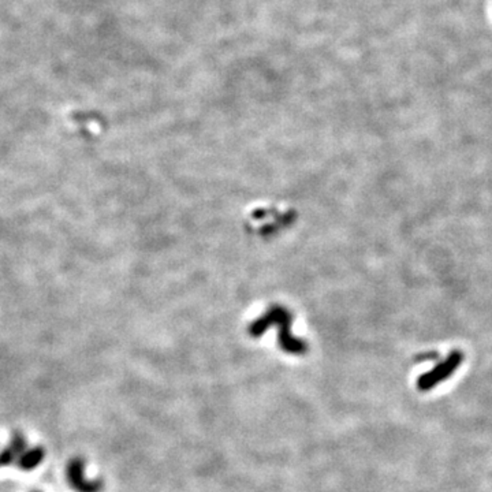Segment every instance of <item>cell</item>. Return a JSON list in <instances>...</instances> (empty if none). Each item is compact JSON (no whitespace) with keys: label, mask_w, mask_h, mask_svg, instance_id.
<instances>
[{"label":"cell","mask_w":492,"mask_h":492,"mask_svg":"<svg viewBox=\"0 0 492 492\" xmlns=\"http://www.w3.org/2000/svg\"><path fill=\"white\" fill-rule=\"evenodd\" d=\"M85 462L82 458H72L68 464V480L71 488L77 492H100L103 490L101 480H87L85 479Z\"/></svg>","instance_id":"1"},{"label":"cell","mask_w":492,"mask_h":492,"mask_svg":"<svg viewBox=\"0 0 492 492\" xmlns=\"http://www.w3.org/2000/svg\"><path fill=\"white\" fill-rule=\"evenodd\" d=\"M461 362H462V354L460 352L451 353V355L446 360L443 364L435 367L429 374H425L422 376L419 381L420 387L427 390V389H431V387L439 384L442 380H445L451 375Z\"/></svg>","instance_id":"2"},{"label":"cell","mask_w":492,"mask_h":492,"mask_svg":"<svg viewBox=\"0 0 492 492\" xmlns=\"http://www.w3.org/2000/svg\"><path fill=\"white\" fill-rule=\"evenodd\" d=\"M44 458H46V450L37 446V447L25 450L24 453L20 455V458L17 460V465L25 472H30L37 468L44 461Z\"/></svg>","instance_id":"3"},{"label":"cell","mask_w":492,"mask_h":492,"mask_svg":"<svg viewBox=\"0 0 492 492\" xmlns=\"http://www.w3.org/2000/svg\"><path fill=\"white\" fill-rule=\"evenodd\" d=\"M8 447L17 454V457L20 458V455L24 453L26 450V441H25L24 436L21 434H14L11 441H10V445Z\"/></svg>","instance_id":"4"},{"label":"cell","mask_w":492,"mask_h":492,"mask_svg":"<svg viewBox=\"0 0 492 492\" xmlns=\"http://www.w3.org/2000/svg\"><path fill=\"white\" fill-rule=\"evenodd\" d=\"M17 460H18L17 454L10 447H6L0 453V467H10L11 464L17 462Z\"/></svg>","instance_id":"5"},{"label":"cell","mask_w":492,"mask_h":492,"mask_svg":"<svg viewBox=\"0 0 492 492\" xmlns=\"http://www.w3.org/2000/svg\"><path fill=\"white\" fill-rule=\"evenodd\" d=\"M34 492H40V491H34Z\"/></svg>","instance_id":"6"}]
</instances>
